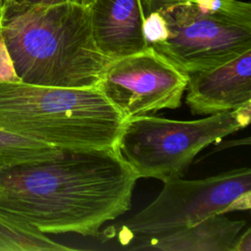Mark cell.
<instances>
[{"label":"cell","instance_id":"obj_1","mask_svg":"<svg viewBox=\"0 0 251 251\" xmlns=\"http://www.w3.org/2000/svg\"><path fill=\"white\" fill-rule=\"evenodd\" d=\"M139 177L115 148H61L51 158L0 169V216L44 233L98 237L131 207Z\"/></svg>","mask_w":251,"mask_h":251},{"label":"cell","instance_id":"obj_2","mask_svg":"<svg viewBox=\"0 0 251 251\" xmlns=\"http://www.w3.org/2000/svg\"><path fill=\"white\" fill-rule=\"evenodd\" d=\"M0 28L16 74L25 83L94 87L112 61L95 43L88 5L75 0H5Z\"/></svg>","mask_w":251,"mask_h":251},{"label":"cell","instance_id":"obj_3","mask_svg":"<svg viewBox=\"0 0 251 251\" xmlns=\"http://www.w3.org/2000/svg\"><path fill=\"white\" fill-rule=\"evenodd\" d=\"M123 113L97 87L0 82V129L57 148H115Z\"/></svg>","mask_w":251,"mask_h":251},{"label":"cell","instance_id":"obj_4","mask_svg":"<svg viewBox=\"0 0 251 251\" xmlns=\"http://www.w3.org/2000/svg\"><path fill=\"white\" fill-rule=\"evenodd\" d=\"M157 12L168 36L156 52L179 71H206L251 50V5L240 0H139Z\"/></svg>","mask_w":251,"mask_h":251},{"label":"cell","instance_id":"obj_5","mask_svg":"<svg viewBox=\"0 0 251 251\" xmlns=\"http://www.w3.org/2000/svg\"><path fill=\"white\" fill-rule=\"evenodd\" d=\"M250 120L251 103L193 121L138 116L126 121L117 148L139 178L165 182L181 177L200 151L246 127Z\"/></svg>","mask_w":251,"mask_h":251},{"label":"cell","instance_id":"obj_6","mask_svg":"<svg viewBox=\"0 0 251 251\" xmlns=\"http://www.w3.org/2000/svg\"><path fill=\"white\" fill-rule=\"evenodd\" d=\"M251 206V170L238 168L201 179L164 182L158 196L126 221L120 232L122 244L156 237L192 226L208 217Z\"/></svg>","mask_w":251,"mask_h":251},{"label":"cell","instance_id":"obj_7","mask_svg":"<svg viewBox=\"0 0 251 251\" xmlns=\"http://www.w3.org/2000/svg\"><path fill=\"white\" fill-rule=\"evenodd\" d=\"M187 80V74L149 46L144 51L112 60L97 87L126 121L178 108Z\"/></svg>","mask_w":251,"mask_h":251},{"label":"cell","instance_id":"obj_8","mask_svg":"<svg viewBox=\"0 0 251 251\" xmlns=\"http://www.w3.org/2000/svg\"><path fill=\"white\" fill-rule=\"evenodd\" d=\"M187 75L185 102L192 115L229 112L251 103V50L221 66Z\"/></svg>","mask_w":251,"mask_h":251},{"label":"cell","instance_id":"obj_9","mask_svg":"<svg viewBox=\"0 0 251 251\" xmlns=\"http://www.w3.org/2000/svg\"><path fill=\"white\" fill-rule=\"evenodd\" d=\"M88 8L95 43L111 60L149 47L143 35L139 0H91Z\"/></svg>","mask_w":251,"mask_h":251},{"label":"cell","instance_id":"obj_10","mask_svg":"<svg viewBox=\"0 0 251 251\" xmlns=\"http://www.w3.org/2000/svg\"><path fill=\"white\" fill-rule=\"evenodd\" d=\"M245 225V221L230 220L225 214H217L189 227L135 240L129 248L160 251H231Z\"/></svg>","mask_w":251,"mask_h":251},{"label":"cell","instance_id":"obj_11","mask_svg":"<svg viewBox=\"0 0 251 251\" xmlns=\"http://www.w3.org/2000/svg\"><path fill=\"white\" fill-rule=\"evenodd\" d=\"M70 251L44 232L19 221L0 216V251Z\"/></svg>","mask_w":251,"mask_h":251},{"label":"cell","instance_id":"obj_12","mask_svg":"<svg viewBox=\"0 0 251 251\" xmlns=\"http://www.w3.org/2000/svg\"><path fill=\"white\" fill-rule=\"evenodd\" d=\"M60 149L0 129V169L48 159Z\"/></svg>","mask_w":251,"mask_h":251},{"label":"cell","instance_id":"obj_13","mask_svg":"<svg viewBox=\"0 0 251 251\" xmlns=\"http://www.w3.org/2000/svg\"><path fill=\"white\" fill-rule=\"evenodd\" d=\"M21 81L16 74L13 61L6 47L0 28V82Z\"/></svg>","mask_w":251,"mask_h":251},{"label":"cell","instance_id":"obj_14","mask_svg":"<svg viewBox=\"0 0 251 251\" xmlns=\"http://www.w3.org/2000/svg\"><path fill=\"white\" fill-rule=\"evenodd\" d=\"M231 251H251V229L249 227L236 237Z\"/></svg>","mask_w":251,"mask_h":251},{"label":"cell","instance_id":"obj_15","mask_svg":"<svg viewBox=\"0 0 251 251\" xmlns=\"http://www.w3.org/2000/svg\"><path fill=\"white\" fill-rule=\"evenodd\" d=\"M26 4H55V3H60L64 2L67 0H15Z\"/></svg>","mask_w":251,"mask_h":251},{"label":"cell","instance_id":"obj_16","mask_svg":"<svg viewBox=\"0 0 251 251\" xmlns=\"http://www.w3.org/2000/svg\"><path fill=\"white\" fill-rule=\"evenodd\" d=\"M5 0H0V25H1V20H2V15H3V7H4Z\"/></svg>","mask_w":251,"mask_h":251},{"label":"cell","instance_id":"obj_17","mask_svg":"<svg viewBox=\"0 0 251 251\" xmlns=\"http://www.w3.org/2000/svg\"><path fill=\"white\" fill-rule=\"evenodd\" d=\"M75 1L79 2V3H81V4H84V5H88V4L91 2V0H75Z\"/></svg>","mask_w":251,"mask_h":251}]
</instances>
